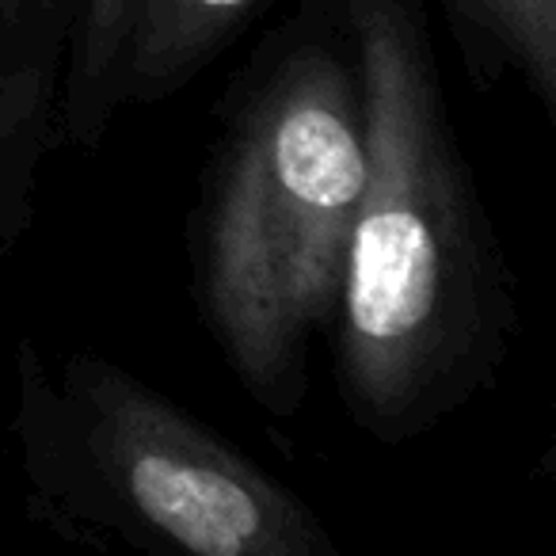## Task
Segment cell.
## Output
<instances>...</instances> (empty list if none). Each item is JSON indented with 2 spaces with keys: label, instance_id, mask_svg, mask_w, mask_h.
<instances>
[{
  "label": "cell",
  "instance_id": "1",
  "mask_svg": "<svg viewBox=\"0 0 556 556\" xmlns=\"http://www.w3.org/2000/svg\"><path fill=\"white\" fill-rule=\"evenodd\" d=\"M363 85V191L351 229L336 393L401 446L472 404L518 332L515 287L450 118L431 0H340Z\"/></svg>",
  "mask_w": 556,
  "mask_h": 556
},
{
  "label": "cell",
  "instance_id": "2",
  "mask_svg": "<svg viewBox=\"0 0 556 556\" xmlns=\"http://www.w3.org/2000/svg\"><path fill=\"white\" fill-rule=\"evenodd\" d=\"M363 191V85L340 0H294L225 92L194 210V294L260 408L294 416L340 317Z\"/></svg>",
  "mask_w": 556,
  "mask_h": 556
},
{
  "label": "cell",
  "instance_id": "3",
  "mask_svg": "<svg viewBox=\"0 0 556 556\" xmlns=\"http://www.w3.org/2000/svg\"><path fill=\"white\" fill-rule=\"evenodd\" d=\"M12 439L27 510L88 545L336 556L325 518L199 416L92 351L16 348Z\"/></svg>",
  "mask_w": 556,
  "mask_h": 556
},
{
  "label": "cell",
  "instance_id": "4",
  "mask_svg": "<svg viewBox=\"0 0 556 556\" xmlns=\"http://www.w3.org/2000/svg\"><path fill=\"white\" fill-rule=\"evenodd\" d=\"M263 4L267 0H134L118 62V111L172 100Z\"/></svg>",
  "mask_w": 556,
  "mask_h": 556
},
{
  "label": "cell",
  "instance_id": "5",
  "mask_svg": "<svg viewBox=\"0 0 556 556\" xmlns=\"http://www.w3.org/2000/svg\"><path fill=\"white\" fill-rule=\"evenodd\" d=\"M480 88L518 80L556 118V0H431Z\"/></svg>",
  "mask_w": 556,
  "mask_h": 556
},
{
  "label": "cell",
  "instance_id": "6",
  "mask_svg": "<svg viewBox=\"0 0 556 556\" xmlns=\"http://www.w3.org/2000/svg\"><path fill=\"white\" fill-rule=\"evenodd\" d=\"M62 141V92L0 70V252L35 222L42 168Z\"/></svg>",
  "mask_w": 556,
  "mask_h": 556
},
{
  "label": "cell",
  "instance_id": "7",
  "mask_svg": "<svg viewBox=\"0 0 556 556\" xmlns=\"http://www.w3.org/2000/svg\"><path fill=\"white\" fill-rule=\"evenodd\" d=\"M80 0H0V70L62 92Z\"/></svg>",
  "mask_w": 556,
  "mask_h": 556
}]
</instances>
